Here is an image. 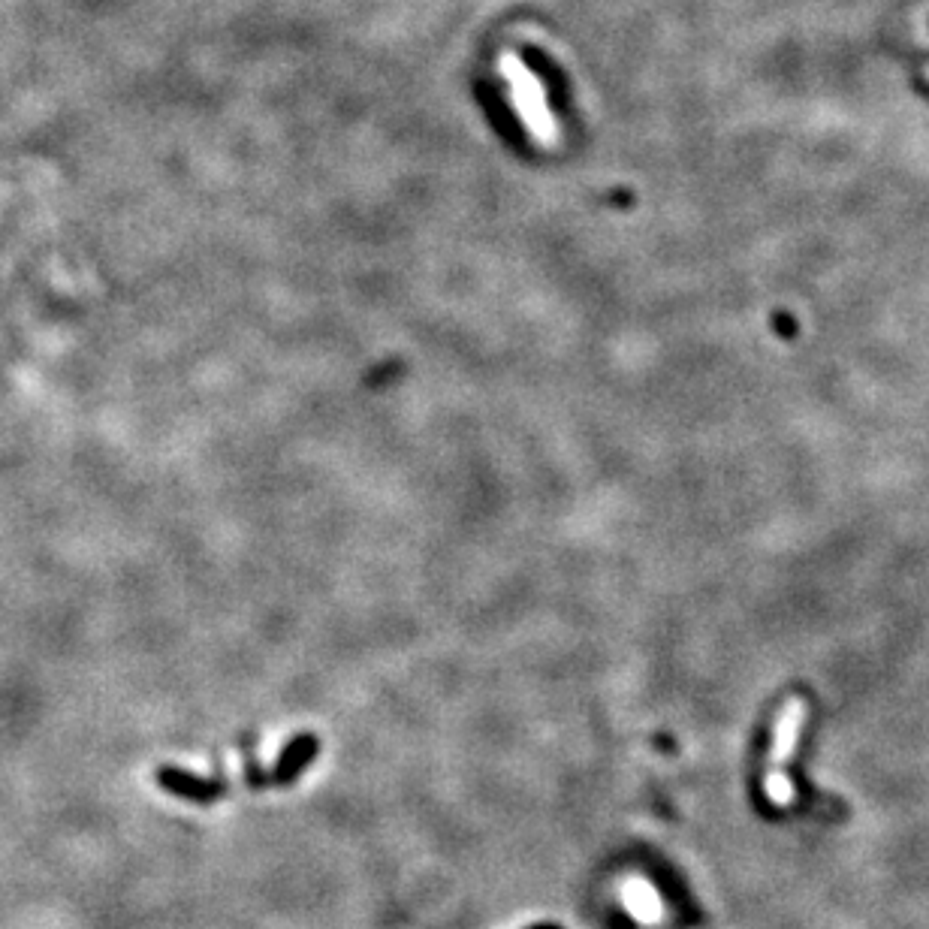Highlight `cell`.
I'll list each match as a JSON object with an SVG mask.
<instances>
[{
  "label": "cell",
  "mask_w": 929,
  "mask_h": 929,
  "mask_svg": "<svg viewBox=\"0 0 929 929\" xmlns=\"http://www.w3.org/2000/svg\"><path fill=\"white\" fill-rule=\"evenodd\" d=\"M806 718H809V703L803 697H791L785 703V709L779 712L776 724H773V742H770L767 773H764V794L779 809L794 803V785L785 773V764L791 761V755L797 749Z\"/></svg>",
  "instance_id": "cell-1"
},
{
  "label": "cell",
  "mask_w": 929,
  "mask_h": 929,
  "mask_svg": "<svg viewBox=\"0 0 929 929\" xmlns=\"http://www.w3.org/2000/svg\"><path fill=\"white\" fill-rule=\"evenodd\" d=\"M625 905H628V911L634 914V917H640V920H646V923H652V920H658L661 917V902H658V893L646 884V881H631V884H625Z\"/></svg>",
  "instance_id": "cell-2"
}]
</instances>
